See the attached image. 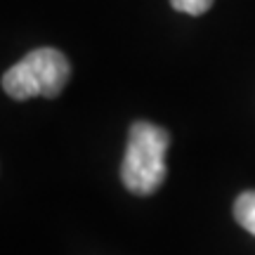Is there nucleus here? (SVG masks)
I'll return each mask as SVG.
<instances>
[{"instance_id": "1", "label": "nucleus", "mask_w": 255, "mask_h": 255, "mask_svg": "<svg viewBox=\"0 0 255 255\" xmlns=\"http://www.w3.org/2000/svg\"><path fill=\"white\" fill-rule=\"evenodd\" d=\"M168 144V132L149 121H137L130 128L126 156L121 163V180L128 191L137 196H151L163 184Z\"/></svg>"}, {"instance_id": "2", "label": "nucleus", "mask_w": 255, "mask_h": 255, "mask_svg": "<svg viewBox=\"0 0 255 255\" xmlns=\"http://www.w3.org/2000/svg\"><path fill=\"white\" fill-rule=\"evenodd\" d=\"M71 76L69 59L55 47H38L2 73V90L12 100L57 97Z\"/></svg>"}, {"instance_id": "3", "label": "nucleus", "mask_w": 255, "mask_h": 255, "mask_svg": "<svg viewBox=\"0 0 255 255\" xmlns=\"http://www.w3.org/2000/svg\"><path fill=\"white\" fill-rule=\"evenodd\" d=\"M234 218L241 227L255 237V191H244L234 201Z\"/></svg>"}, {"instance_id": "4", "label": "nucleus", "mask_w": 255, "mask_h": 255, "mask_svg": "<svg viewBox=\"0 0 255 255\" xmlns=\"http://www.w3.org/2000/svg\"><path fill=\"white\" fill-rule=\"evenodd\" d=\"M170 5H173V9H177V12L199 17V14H206V12L213 7V0H170Z\"/></svg>"}]
</instances>
